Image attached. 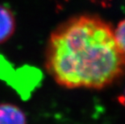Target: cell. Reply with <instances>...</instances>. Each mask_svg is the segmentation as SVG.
Returning a JSON list of instances; mask_svg holds the SVG:
<instances>
[{
	"instance_id": "7a4b0ae2",
	"label": "cell",
	"mask_w": 125,
	"mask_h": 124,
	"mask_svg": "<svg viewBox=\"0 0 125 124\" xmlns=\"http://www.w3.org/2000/svg\"><path fill=\"white\" fill-rule=\"evenodd\" d=\"M16 23L12 11L4 5L0 4V44H3L15 33Z\"/></svg>"
},
{
	"instance_id": "3957f363",
	"label": "cell",
	"mask_w": 125,
	"mask_h": 124,
	"mask_svg": "<svg viewBox=\"0 0 125 124\" xmlns=\"http://www.w3.org/2000/svg\"><path fill=\"white\" fill-rule=\"evenodd\" d=\"M0 124H27L24 112L14 104H0Z\"/></svg>"
},
{
	"instance_id": "5b68a950",
	"label": "cell",
	"mask_w": 125,
	"mask_h": 124,
	"mask_svg": "<svg viewBox=\"0 0 125 124\" xmlns=\"http://www.w3.org/2000/svg\"><path fill=\"white\" fill-rule=\"evenodd\" d=\"M119 102H120L122 104H124L125 105V91H124V95L121 96L120 97H119Z\"/></svg>"
},
{
	"instance_id": "277c9868",
	"label": "cell",
	"mask_w": 125,
	"mask_h": 124,
	"mask_svg": "<svg viewBox=\"0 0 125 124\" xmlns=\"http://www.w3.org/2000/svg\"><path fill=\"white\" fill-rule=\"evenodd\" d=\"M114 35L119 49L125 57V19L119 23L114 31Z\"/></svg>"
},
{
	"instance_id": "6da1fadb",
	"label": "cell",
	"mask_w": 125,
	"mask_h": 124,
	"mask_svg": "<svg viewBox=\"0 0 125 124\" xmlns=\"http://www.w3.org/2000/svg\"><path fill=\"white\" fill-rule=\"evenodd\" d=\"M45 68L65 88L101 89L125 74V57L107 22L95 15H80L50 34Z\"/></svg>"
}]
</instances>
